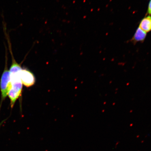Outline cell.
<instances>
[{
    "mask_svg": "<svg viewBox=\"0 0 151 151\" xmlns=\"http://www.w3.org/2000/svg\"><path fill=\"white\" fill-rule=\"evenodd\" d=\"M139 27L146 33L151 31V16L145 17L139 23Z\"/></svg>",
    "mask_w": 151,
    "mask_h": 151,
    "instance_id": "cell-3",
    "label": "cell"
},
{
    "mask_svg": "<svg viewBox=\"0 0 151 151\" xmlns=\"http://www.w3.org/2000/svg\"><path fill=\"white\" fill-rule=\"evenodd\" d=\"M147 33L143 31L139 27L137 28L136 31L132 37V41L134 43L138 42H142L146 39Z\"/></svg>",
    "mask_w": 151,
    "mask_h": 151,
    "instance_id": "cell-4",
    "label": "cell"
},
{
    "mask_svg": "<svg viewBox=\"0 0 151 151\" xmlns=\"http://www.w3.org/2000/svg\"><path fill=\"white\" fill-rule=\"evenodd\" d=\"M22 84L27 87L32 86L35 83V78L33 73L29 70L22 69L20 73Z\"/></svg>",
    "mask_w": 151,
    "mask_h": 151,
    "instance_id": "cell-2",
    "label": "cell"
},
{
    "mask_svg": "<svg viewBox=\"0 0 151 151\" xmlns=\"http://www.w3.org/2000/svg\"><path fill=\"white\" fill-rule=\"evenodd\" d=\"M148 14L149 15H151V0H150L148 4V11H147Z\"/></svg>",
    "mask_w": 151,
    "mask_h": 151,
    "instance_id": "cell-5",
    "label": "cell"
},
{
    "mask_svg": "<svg viewBox=\"0 0 151 151\" xmlns=\"http://www.w3.org/2000/svg\"><path fill=\"white\" fill-rule=\"evenodd\" d=\"M5 64L4 70L2 75L1 83H0V88L1 93V107L2 103L6 99L9 90L11 87V82L10 73L7 67V52L6 47H5Z\"/></svg>",
    "mask_w": 151,
    "mask_h": 151,
    "instance_id": "cell-1",
    "label": "cell"
}]
</instances>
